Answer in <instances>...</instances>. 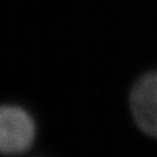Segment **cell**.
<instances>
[{"label":"cell","instance_id":"1","mask_svg":"<svg viewBox=\"0 0 157 157\" xmlns=\"http://www.w3.org/2000/svg\"><path fill=\"white\" fill-rule=\"evenodd\" d=\"M35 137L33 118L23 108L0 106V154L17 155L27 151Z\"/></svg>","mask_w":157,"mask_h":157},{"label":"cell","instance_id":"2","mask_svg":"<svg viewBox=\"0 0 157 157\" xmlns=\"http://www.w3.org/2000/svg\"><path fill=\"white\" fill-rule=\"evenodd\" d=\"M130 107L137 126L157 139V70L144 75L134 85Z\"/></svg>","mask_w":157,"mask_h":157}]
</instances>
